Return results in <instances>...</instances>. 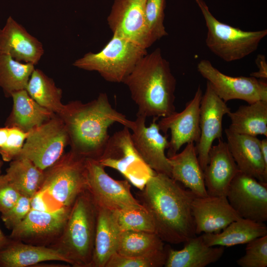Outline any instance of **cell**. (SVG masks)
<instances>
[{
	"label": "cell",
	"mask_w": 267,
	"mask_h": 267,
	"mask_svg": "<svg viewBox=\"0 0 267 267\" xmlns=\"http://www.w3.org/2000/svg\"><path fill=\"white\" fill-rule=\"evenodd\" d=\"M143 0L145 1L146 2V1L147 0Z\"/></svg>",
	"instance_id": "bcb514c9"
},
{
	"label": "cell",
	"mask_w": 267,
	"mask_h": 267,
	"mask_svg": "<svg viewBox=\"0 0 267 267\" xmlns=\"http://www.w3.org/2000/svg\"><path fill=\"white\" fill-rule=\"evenodd\" d=\"M197 69L218 96L225 102L240 99L250 104L259 100H267L266 82L252 76H228L207 59L201 60L197 64Z\"/></svg>",
	"instance_id": "30bf717a"
},
{
	"label": "cell",
	"mask_w": 267,
	"mask_h": 267,
	"mask_svg": "<svg viewBox=\"0 0 267 267\" xmlns=\"http://www.w3.org/2000/svg\"><path fill=\"white\" fill-rule=\"evenodd\" d=\"M137 195L163 241L178 244L196 236L191 205L197 196L179 182L168 175L155 173Z\"/></svg>",
	"instance_id": "6da1fadb"
},
{
	"label": "cell",
	"mask_w": 267,
	"mask_h": 267,
	"mask_svg": "<svg viewBox=\"0 0 267 267\" xmlns=\"http://www.w3.org/2000/svg\"><path fill=\"white\" fill-rule=\"evenodd\" d=\"M44 171L39 190L54 210L72 207L78 196L88 189L86 158L70 150Z\"/></svg>",
	"instance_id": "5b68a950"
},
{
	"label": "cell",
	"mask_w": 267,
	"mask_h": 267,
	"mask_svg": "<svg viewBox=\"0 0 267 267\" xmlns=\"http://www.w3.org/2000/svg\"><path fill=\"white\" fill-rule=\"evenodd\" d=\"M86 164L87 189L97 206L117 211L143 207L133 195L127 180L112 178L97 160L86 159Z\"/></svg>",
	"instance_id": "9c48e42d"
},
{
	"label": "cell",
	"mask_w": 267,
	"mask_h": 267,
	"mask_svg": "<svg viewBox=\"0 0 267 267\" xmlns=\"http://www.w3.org/2000/svg\"><path fill=\"white\" fill-rule=\"evenodd\" d=\"M68 144L69 137L65 123L60 116L55 114L49 120L30 131L20 154L15 159H28L44 171L63 155Z\"/></svg>",
	"instance_id": "ba28073f"
},
{
	"label": "cell",
	"mask_w": 267,
	"mask_h": 267,
	"mask_svg": "<svg viewBox=\"0 0 267 267\" xmlns=\"http://www.w3.org/2000/svg\"><path fill=\"white\" fill-rule=\"evenodd\" d=\"M226 197L240 217L260 222L267 221V182L239 171Z\"/></svg>",
	"instance_id": "8fae6325"
},
{
	"label": "cell",
	"mask_w": 267,
	"mask_h": 267,
	"mask_svg": "<svg viewBox=\"0 0 267 267\" xmlns=\"http://www.w3.org/2000/svg\"><path fill=\"white\" fill-rule=\"evenodd\" d=\"M8 242L7 239L3 234L0 228V251L3 249Z\"/></svg>",
	"instance_id": "ee69618b"
},
{
	"label": "cell",
	"mask_w": 267,
	"mask_h": 267,
	"mask_svg": "<svg viewBox=\"0 0 267 267\" xmlns=\"http://www.w3.org/2000/svg\"><path fill=\"white\" fill-rule=\"evenodd\" d=\"M260 148L264 161L267 165V139L260 140Z\"/></svg>",
	"instance_id": "7bdbcfd3"
},
{
	"label": "cell",
	"mask_w": 267,
	"mask_h": 267,
	"mask_svg": "<svg viewBox=\"0 0 267 267\" xmlns=\"http://www.w3.org/2000/svg\"><path fill=\"white\" fill-rule=\"evenodd\" d=\"M165 7L166 0H147L145 2L146 25L155 42L168 35L164 24Z\"/></svg>",
	"instance_id": "e575fe53"
},
{
	"label": "cell",
	"mask_w": 267,
	"mask_h": 267,
	"mask_svg": "<svg viewBox=\"0 0 267 267\" xmlns=\"http://www.w3.org/2000/svg\"><path fill=\"white\" fill-rule=\"evenodd\" d=\"M182 249L176 250L166 248L165 267H205L216 263L222 257L224 247L207 245L202 237H191L184 242Z\"/></svg>",
	"instance_id": "7402d4cb"
},
{
	"label": "cell",
	"mask_w": 267,
	"mask_h": 267,
	"mask_svg": "<svg viewBox=\"0 0 267 267\" xmlns=\"http://www.w3.org/2000/svg\"><path fill=\"white\" fill-rule=\"evenodd\" d=\"M203 91L198 87L195 94L180 112L161 118L157 123L161 132L167 134L171 132V139L167 148V157L178 153L182 145L190 142H198L200 136V105Z\"/></svg>",
	"instance_id": "5bb4252c"
},
{
	"label": "cell",
	"mask_w": 267,
	"mask_h": 267,
	"mask_svg": "<svg viewBox=\"0 0 267 267\" xmlns=\"http://www.w3.org/2000/svg\"><path fill=\"white\" fill-rule=\"evenodd\" d=\"M21 194L6 175H0V212L3 214L17 202Z\"/></svg>",
	"instance_id": "f35d334b"
},
{
	"label": "cell",
	"mask_w": 267,
	"mask_h": 267,
	"mask_svg": "<svg viewBox=\"0 0 267 267\" xmlns=\"http://www.w3.org/2000/svg\"><path fill=\"white\" fill-rule=\"evenodd\" d=\"M31 210L43 212L55 211L46 201L43 193L40 190L31 198Z\"/></svg>",
	"instance_id": "ab89813d"
},
{
	"label": "cell",
	"mask_w": 267,
	"mask_h": 267,
	"mask_svg": "<svg viewBox=\"0 0 267 267\" xmlns=\"http://www.w3.org/2000/svg\"><path fill=\"white\" fill-rule=\"evenodd\" d=\"M266 235L267 227L264 222L240 218L232 222L220 232L203 233L201 236L208 246L230 247L247 244Z\"/></svg>",
	"instance_id": "4316f807"
},
{
	"label": "cell",
	"mask_w": 267,
	"mask_h": 267,
	"mask_svg": "<svg viewBox=\"0 0 267 267\" xmlns=\"http://www.w3.org/2000/svg\"><path fill=\"white\" fill-rule=\"evenodd\" d=\"M163 241L155 233L123 231L116 253L127 257L149 254L164 249Z\"/></svg>",
	"instance_id": "1f68e13d"
},
{
	"label": "cell",
	"mask_w": 267,
	"mask_h": 267,
	"mask_svg": "<svg viewBox=\"0 0 267 267\" xmlns=\"http://www.w3.org/2000/svg\"><path fill=\"white\" fill-rule=\"evenodd\" d=\"M98 161L105 167L118 171L126 178L131 165L144 163L135 149L130 129L127 127L110 136Z\"/></svg>",
	"instance_id": "d4e9b609"
},
{
	"label": "cell",
	"mask_w": 267,
	"mask_h": 267,
	"mask_svg": "<svg viewBox=\"0 0 267 267\" xmlns=\"http://www.w3.org/2000/svg\"><path fill=\"white\" fill-rule=\"evenodd\" d=\"M171 178L181 183L197 197L208 195L204 182V173L199 163L193 142L186 144L179 153L169 157Z\"/></svg>",
	"instance_id": "603a6c76"
},
{
	"label": "cell",
	"mask_w": 267,
	"mask_h": 267,
	"mask_svg": "<svg viewBox=\"0 0 267 267\" xmlns=\"http://www.w3.org/2000/svg\"><path fill=\"white\" fill-rule=\"evenodd\" d=\"M35 65L23 63L7 54H0V87L6 97L25 89Z\"/></svg>",
	"instance_id": "4dcf8cb0"
},
{
	"label": "cell",
	"mask_w": 267,
	"mask_h": 267,
	"mask_svg": "<svg viewBox=\"0 0 267 267\" xmlns=\"http://www.w3.org/2000/svg\"><path fill=\"white\" fill-rule=\"evenodd\" d=\"M258 71L252 73L250 76L257 79H267V62L266 56L263 54H258L255 60Z\"/></svg>",
	"instance_id": "60d3db41"
},
{
	"label": "cell",
	"mask_w": 267,
	"mask_h": 267,
	"mask_svg": "<svg viewBox=\"0 0 267 267\" xmlns=\"http://www.w3.org/2000/svg\"><path fill=\"white\" fill-rule=\"evenodd\" d=\"M97 206V225L91 267H105L117 252L122 231L118 222L117 211Z\"/></svg>",
	"instance_id": "44dd1931"
},
{
	"label": "cell",
	"mask_w": 267,
	"mask_h": 267,
	"mask_svg": "<svg viewBox=\"0 0 267 267\" xmlns=\"http://www.w3.org/2000/svg\"><path fill=\"white\" fill-rule=\"evenodd\" d=\"M231 124L228 128L239 134L267 137V100H259L241 105L237 110L227 114Z\"/></svg>",
	"instance_id": "83f0119b"
},
{
	"label": "cell",
	"mask_w": 267,
	"mask_h": 267,
	"mask_svg": "<svg viewBox=\"0 0 267 267\" xmlns=\"http://www.w3.org/2000/svg\"><path fill=\"white\" fill-rule=\"evenodd\" d=\"M50 261L68 263L66 258L53 248L18 240L8 242L0 251V263L6 267H26Z\"/></svg>",
	"instance_id": "cb8c5ba5"
},
{
	"label": "cell",
	"mask_w": 267,
	"mask_h": 267,
	"mask_svg": "<svg viewBox=\"0 0 267 267\" xmlns=\"http://www.w3.org/2000/svg\"><path fill=\"white\" fill-rule=\"evenodd\" d=\"M8 127L7 138L0 148L2 161L5 162H10L18 156L30 132H24L15 127Z\"/></svg>",
	"instance_id": "8d00e7d4"
},
{
	"label": "cell",
	"mask_w": 267,
	"mask_h": 267,
	"mask_svg": "<svg viewBox=\"0 0 267 267\" xmlns=\"http://www.w3.org/2000/svg\"><path fill=\"white\" fill-rule=\"evenodd\" d=\"M229 150L239 171L257 180L267 182V165L257 136L237 134L225 130Z\"/></svg>",
	"instance_id": "ffe728a7"
},
{
	"label": "cell",
	"mask_w": 267,
	"mask_h": 267,
	"mask_svg": "<svg viewBox=\"0 0 267 267\" xmlns=\"http://www.w3.org/2000/svg\"><path fill=\"white\" fill-rule=\"evenodd\" d=\"M60 117L67 129L70 151L97 161L105 149L110 137L108 130L113 124L119 123L131 130L134 127V121L112 107L105 93L86 103L76 100L65 104Z\"/></svg>",
	"instance_id": "7a4b0ae2"
},
{
	"label": "cell",
	"mask_w": 267,
	"mask_h": 267,
	"mask_svg": "<svg viewBox=\"0 0 267 267\" xmlns=\"http://www.w3.org/2000/svg\"><path fill=\"white\" fill-rule=\"evenodd\" d=\"M146 118L136 114L134 127L132 130V138L140 157L149 168L156 173L171 177V167L165 154L169 141L166 134L163 135L154 118L149 126L146 125Z\"/></svg>",
	"instance_id": "9a60e30c"
},
{
	"label": "cell",
	"mask_w": 267,
	"mask_h": 267,
	"mask_svg": "<svg viewBox=\"0 0 267 267\" xmlns=\"http://www.w3.org/2000/svg\"><path fill=\"white\" fill-rule=\"evenodd\" d=\"M147 53V49L113 34L100 51L87 53L73 65L83 70L97 72L108 82L123 83Z\"/></svg>",
	"instance_id": "52a82bcc"
},
{
	"label": "cell",
	"mask_w": 267,
	"mask_h": 267,
	"mask_svg": "<svg viewBox=\"0 0 267 267\" xmlns=\"http://www.w3.org/2000/svg\"><path fill=\"white\" fill-rule=\"evenodd\" d=\"M196 234L220 232L241 218L226 196L196 197L191 205Z\"/></svg>",
	"instance_id": "e0dca14e"
},
{
	"label": "cell",
	"mask_w": 267,
	"mask_h": 267,
	"mask_svg": "<svg viewBox=\"0 0 267 267\" xmlns=\"http://www.w3.org/2000/svg\"><path fill=\"white\" fill-rule=\"evenodd\" d=\"M209 153V161L203 171L208 195L226 196L233 178L240 171L226 142L219 139Z\"/></svg>",
	"instance_id": "d6986e66"
},
{
	"label": "cell",
	"mask_w": 267,
	"mask_h": 267,
	"mask_svg": "<svg viewBox=\"0 0 267 267\" xmlns=\"http://www.w3.org/2000/svg\"><path fill=\"white\" fill-rule=\"evenodd\" d=\"M226 102L215 93L207 82L200 105V136L195 147L200 166L204 171L209 161V153L213 142L222 138L224 115L230 112Z\"/></svg>",
	"instance_id": "2e32d148"
},
{
	"label": "cell",
	"mask_w": 267,
	"mask_h": 267,
	"mask_svg": "<svg viewBox=\"0 0 267 267\" xmlns=\"http://www.w3.org/2000/svg\"><path fill=\"white\" fill-rule=\"evenodd\" d=\"M166 258L165 247L163 250L138 256H124L115 253L105 267H162L164 266Z\"/></svg>",
	"instance_id": "836d02e7"
},
{
	"label": "cell",
	"mask_w": 267,
	"mask_h": 267,
	"mask_svg": "<svg viewBox=\"0 0 267 267\" xmlns=\"http://www.w3.org/2000/svg\"><path fill=\"white\" fill-rule=\"evenodd\" d=\"M143 0H115L107 17L113 34L147 49L155 41L147 27Z\"/></svg>",
	"instance_id": "7c38bea8"
},
{
	"label": "cell",
	"mask_w": 267,
	"mask_h": 267,
	"mask_svg": "<svg viewBox=\"0 0 267 267\" xmlns=\"http://www.w3.org/2000/svg\"><path fill=\"white\" fill-rule=\"evenodd\" d=\"M9 127H0V148L3 145L8 136Z\"/></svg>",
	"instance_id": "b9f144b4"
},
{
	"label": "cell",
	"mask_w": 267,
	"mask_h": 267,
	"mask_svg": "<svg viewBox=\"0 0 267 267\" xmlns=\"http://www.w3.org/2000/svg\"><path fill=\"white\" fill-rule=\"evenodd\" d=\"M44 173L30 160L21 158L10 161L5 175L21 195L31 198L40 190Z\"/></svg>",
	"instance_id": "f546056e"
},
{
	"label": "cell",
	"mask_w": 267,
	"mask_h": 267,
	"mask_svg": "<svg viewBox=\"0 0 267 267\" xmlns=\"http://www.w3.org/2000/svg\"><path fill=\"white\" fill-rule=\"evenodd\" d=\"M2 165H3V161H2L0 159V175H1V168L2 167Z\"/></svg>",
	"instance_id": "f6af8a7d"
},
{
	"label": "cell",
	"mask_w": 267,
	"mask_h": 267,
	"mask_svg": "<svg viewBox=\"0 0 267 267\" xmlns=\"http://www.w3.org/2000/svg\"><path fill=\"white\" fill-rule=\"evenodd\" d=\"M44 52L42 43L9 16L0 29V54L9 55L18 61L35 65Z\"/></svg>",
	"instance_id": "ac0fdd59"
},
{
	"label": "cell",
	"mask_w": 267,
	"mask_h": 267,
	"mask_svg": "<svg viewBox=\"0 0 267 267\" xmlns=\"http://www.w3.org/2000/svg\"><path fill=\"white\" fill-rule=\"evenodd\" d=\"M71 208L61 207L51 212L31 209L25 219L12 229L10 237L33 245L46 246L50 241L52 244L62 233Z\"/></svg>",
	"instance_id": "4fadbf2b"
},
{
	"label": "cell",
	"mask_w": 267,
	"mask_h": 267,
	"mask_svg": "<svg viewBox=\"0 0 267 267\" xmlns=\"http://www.w3.org/2000/svg\"><path fill=\"white\" fill-rule=\"evenodd\" d=\"M207 28L205 43L216 56L226 62L239 60L255 52L267 35V30L244 31L223 23L211 12L203 0H195Z\"/></svg>",
	"instance_id": "8992f818"
},
{
	"label": "cell",
	"mask_w": 267,
	"mask_h": 267,
	"mask_svg": "<svg viewBox=\"0 0 267 267\" xmlns=\"http://www.w3.org/2000/svg\"><path fill=\"white\" fill-rule=\"evenodd\" d=\"M123 83L138 107L136 114L158 118L176 111V80L159 48L144 55Z\"/></svg>",
	"instance_id": "3957f363"
},
{
	"label": "cell",
	"mask_w": 267,
	"mask_h": 267,
	"mask_svg": "<svg viewBox=\"0 0 267 267\" xmlns=\"http://www.w3.org/2000/svg\"><path fill=\"white\" fill-rule=\"evenodd\" d=\"M11 112L5 126L15 127L28 132L51 119L55 114L36 102L26 89L13 93Z\"/></svg>",
	"instance_id": "484cf974"
},
{
	"label": "cell",
	"mask_w": 267,
	"mask_h": 267,
	"mask_svg": "<svg viewBox=\"0 0 267 267\" xmlns=\"http://www.w3.org/2000/svg\"><path fill=\"white\" fill-rule=\"evenodd\" d=\"M98 208L88 189L74 203L59 237L49 247L59 251L75 267H91Z\"/></svg>",
	"instance_id": "277c9868"
},
{
	"label": "cell",
	"mask_w": 267,
	"mask_h": 267,
	"mask_svg": "<svg viewBox=\"0 0 267 267\" xmlns=\"http://www.w3.org/2000/svg\"><path fill=\"white\" fill-rule=\"evenodd\" d=\"M236 263L241 267H266L267 235L247 243L244 255L236 261Z\"/></svg>",
	"instance_id": "d590c367"
},
{
	"label": "cell",
	"mask_w": 267,
	"mask_h": 267,
	"mask_svg": "<svg viewBox=\"0 0 267 267\" xmlns=\"http://www.w3.org/2000/svg\"><path fill=\"white\" fill-rule=\"evenodd\" d=\"M117 220L122 231H136L156 233L153 219L144 206L117 211Z\"/></svg>",
	"instance_id": "d6a6232c"
},
{
	"label": "cell",
	"mask_w": 267,
	"mask_h": 267,
	"mask_svg": "<svg viewBox=\"0 0 267 267\" xmlns=\"http://www.w3.org/2000/svg\"><path fill=\"white\" fill-rule=\"evenodd\" d=\"M31 209V198L21 195L10 210L1 214V218L6 228L12 230L25 219Z\"/></svg>",
	"instance_id": "74e56055"
},
{
	"label": "cell",
	"mask_w": 267,
	"mask_h": 267,
	"mask_svg": "<svg viewBox=\"0 0 267 267\" xmlns=\"http://www.w3.org/2000/svg\"><path fill=\"white\" fill-rule=\"evenodd\" d=\"M25 89L41 106L59 116L63 113L65 104L61 101L62 90L56 87L53 80L42 70L34 69Z\"/></svg>",
	"instance_id": "f1b7e54d"
}]
</instances>
